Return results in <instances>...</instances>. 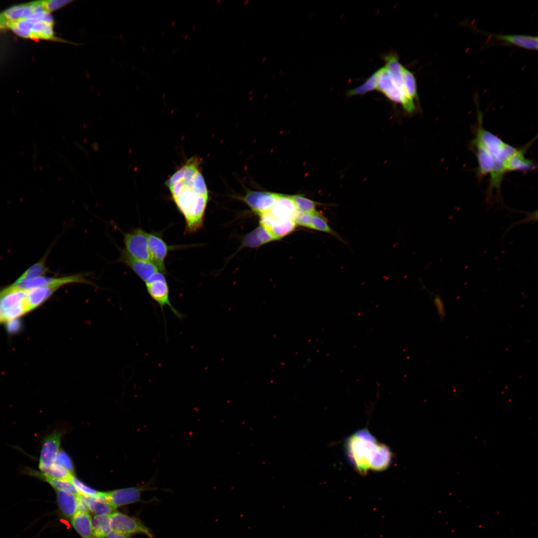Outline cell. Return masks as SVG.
<instances>
[{"label":"cell","mask_w":538,"mask_h":538,"mask_svg":"<svg viewBox=\"0 0 538 538\" xmlns=\"http://www.w3.org/2000/svg\"><path fill=\"white\" fill-rule=\"evenodd\" d=\"M129 535H127L114 531H111L106 537L107 538H130Z\"/></svg>","instance_id":"ee69618b"},{"label":"cell","mask_w":538,"mask_h":538,"mask_svg":"<svg viewBox=\"0 0 538 538\" xmlns=\"http://www.w3.org/2000/svg\"><path fill=\"white\" fill-rule=\"evenodd\" d=\"M26 475L42 480L50 485L55 490L65 491L76 496L80 494L70 480H63L51 478L41 471H38L28 467H25L22 470Z\"/></svg>","instance_id":"d6986e66"},{"label":"cell","mask_w":538,"mask_h":538,"mask_svg":"<svg viewBox=\"0 0 538 538\" xmlns=\"http://www.w3.org/2000/svg\"><path fill=\"white\" fill-rule=\"evenodd\" d=\"M92 534L96 538L106 537L112 531L109 515L95 516L92 521Z\"/></svg>","instance_id":"484cf974"},{"label":"cell","mask_w":538,"mask_h":538,"mask_svg":"<svg viewBox=\"0 0 538 538\" xmlns=\"http://www.w3.org/2000/svg\"><path fill=\"white\" fill-rule=\"evenodd\" d=\"M71 481L81 495L88 497H96L101 495V492L97 491L85 485L74 475L71 477Z\"/></svg>","instance_id":"e575fe53"},{"label":"cell","mask_w":538,"mask_h":538,"mask_svg":"<svg viewBox=\"0 0 538 538\" xmlns=\"http://www.w3.org/2000/svg\"><path fill=\"white\" fill-rule=\"evenodd\" d=\"M145 285L148 293L159 305L162 312L164 307L168 306L177 317L180 319L183 317L170 301L169 287L164 273L159 271L145 282Z\"/></svg>","instance_id":"52a82bcc"},{"label":"cell","mask_w":538,"mask_h":538,"mask_svg":"<svg viewBox=\"0 0 538 538\" xmlns=\"http://www.w3.org/2000/svg\"><path fill=\"white\" fill-rule=\"evenodd\" d=\"M55 463L59 464L73 474L74 466L69 455L63 450H60L56 456Z\"/></svg>","instance_id":"8d00e7d4"},{"label":"cell","mask_w":538,"mask_h":538,"mask_svg":"<svg viewBox=\"0 0 538 538\" xmlns=\"http://www.w3.org/2000/svg\"><path fill=\"white\" fill-rule=\"evenodd\" d=\"M403 78L406 93L412 99L418 100L416 82L413 73L403 67Z\"/></svg>","instance_id":"d6a6232c"},{"label":"cell","mask_w":538,"mask_h":538,"mask_svg":"<svg viewBox=\"0 0 538 538\" xmlns=\"http://www.w3.org/2000/svg\"><path fill=\"white\" fill-rule=\"evenodd\" d=\"M260 216V225L265 228L275 239L279 240L293 232L296 224L292 219H277L269 212Z\"/></svg>","instance_id":"9a60e30c"},{"label":"cell","mask_w":538,"mask_h":538,"mask_svg":"<svg viewBox=\"0 0 538 538\" xmlns=\"http://www.w3.org/2000/svg\"><path fill=\"white\" fill-rule=\"evenodd\" d=\"M57 503L62 514L72 518L78 511L77 496L65 491L56 490Z\"/></svg>","instance_id":"603a6c76"},{"label":"cell","mask_w":538,"mask_h":538,"mask_svg":"<svg viewBox=\"0 0 538 538\" xmlns=\"http://www.w3.org/2000/svg\"><path fill=\"white\" fill-rule=\"evenodd\" d=\"M528 214L527 215V217L525 218H524V219H523L522 220H521V221H518V222H515L514 223L512 224V225L507 230V231L506 232H507L512 227H514V226H516L517 225H519L520 224H522V223H526V222H537V221H538V211H537V210H536V211H535L534 212H528Z\"/></svg>","instance_id":"b9f144b4"},{"label":"cell","mask_w":538,"mask_h":538,"mask_svg":"<svg viewBox=\"0 0 538 538\" xmlns=\"http://www.w3.org/2000/svg\"><path fill=\"white\" fill-rule=\"evenodd\" d=\"M434 303L437 309L439 317L443 319L445 315L443 301L439 295L435 296Z\"/></svg>","instance_id":"7bdbcfd3"},{"label":"cell","mask_w":538,"mask_h":538,"mask_svg":"<svg viewBox=\"0 0 538 538\" xmlns=\"http://www.w3.org/2000/svg\"><path fill=\"white\" fill-rule=\"evenodd\" d=\"M125 251L132 258L151 261L148 247V233L136 228L124 234Z\"/></svg>","instance_id":"ba28073f"},{"label":"cell","mask_w":538,"mask_h":538,"mask_svg":"<svg viewBox=\"0 0 538 538\" xmlns=\"http://www.w3.org/2000/svg\"><path fill=\"white\" fill-rule=\"evenodd\" d=\"M332 235L343 243L346 244L343 239L328 225L327 219L319 212L313 214L311 228Z\"/></svg>","instance_id":"f1b7e54d"},{"label":"cell","mask_w":538,"mask_h":538,"mask_svg":"<svg viewBox=\"0 0 538 538\" xmlns=\"http://www.w3.org/2000/svg\"><path fill=\"white\" fill-rule=\"evenodd\" d=\"M157 473L156 470L152 478L142 485L103 492V496L116 509L119 507L140 501L141 493L144 491L158 490L165 492H171L172 490L169 488H160L154 486L157 478Z\"/></svg>","instance_id":"5b68a950"},{"label":"cell","mask_w":538,"mask_h":538,"mask_svg":"<svg viewBox=\"0 0 538 538\" xmlns=\"http://www.w3.org/2000/svg\"><path fill=\"white\" fill-rule=\"evenodd\" d=\"M345 448L350 462L360 474L382 471L390 465L392 454L388 447L378 442L366 429L359 430L346 440Z\"/></svg>","instance_id":"7a4b0ae2"},{"label":"cell","mask_w":538,"mask_h":538,"mask_svg":"<svg viewBox=\"0 0 538 538\" xmlns=\"http://www.w3.org/2000/svg\"><path fill=\"white\" fill-rule=\"evenodd\" d=\"M40 11H45L40 0L12 6L0 13V29H5L7 24L10 22Z\"/></svg>","instance_id":"5bb4252c"},{"label":"cell","mask_w":538,"mask_h":538,"mask_svg":"<svg viewBox=\"0 0 538 538\" xmlns=\"http://www.w3.org/2000/svg\"><path fill=\"white\" fill-rule=\"evenodd\" d=\"M477 31L488 36L495 38L517 46L531 50L538 49V36L520 34H500L491 33L477 29Z\"/></svg>","instance_id":"ac0fdd59"},{"label":"cell","mask_w":538,"mask_h":538,"mask_svg":"<svg viewBox=\"0 0 538 538\" xmlns=\"http://www.w3.org/2000/svg\"><path fill=\"white\" fill-rule=\"evenodd\" d=\"M197 156L187 159L166 180L171 198L183 215L188 233L195 232L203 225L209 192Z\"/></svg>","instance_id":"6da1fadb"},{"label":"cell","mask_w":538,"mask_h":538,"mask_svg":"<svg viewBox=\"0 0 538 538\" xmlns=\"http://www.w3.org/2000/svg\"><path fill=\"white\" fill-rule=\"evenodd\" d=\"M148 247L151 261L163 273H166L165 260L171 247L169 246L158 232L148 233Z\"/></svg>","instance_id":"4fadbf2b"},{"label":"cell","mask_w":538,"mask_h":538,"mask_svg":"<svg viewBox=\"0 0 538 538\" xmlns=\"http://www.w3.org/2000/svg\"><path fill=\"white\" fill-rule=\"evenodd\" d=\"M110 518L112 531L129 535L141 534L149 538L154 537L152 531L138 518L118 512L111 514Z\"/></svg>","instance_id":"9c48e42d"},{"label":"cell","mask_w":538,"mask_h":538,"mask_svg":"<svg viewBox=\"0 0 538 538\" xmlns=\"http://www.w3.org/2000/svg\"><path fill=\"white\" fill-rule=\"evenodd\" d=\"M3 322V319H2V313H1V310L0 309V323Z\"/></svg>","instance_id":"f6af8a7d"},{"label":"cell","mask_w":538,"mask_h":538,"mask_svg":"<svg viewBox=\"0 0 538 538\" xmlns=\"http://www.w3.org/2000/svg\"><path fill=\"white\" fill-rule=\"evenodd\" d=\"M96 497H87L89 510L96 515H109L115 509L103 494Z\"/></svg>","instance_id":"4316f807"},{"label":"cell","mask_w":538,"mask_h":538,"mask_svg":"<svg viewBox=\"0 0 538 538\" xmlns=\"http://www.w3.org/2000/svg\"><path fill=\"white\" fill-rule=\"evenodd\" d=\"M5 29L16 34L33 39H55L53 20L50 12L40 11L31 15L10 22Z\"/></svg>","instance_id":"277c9868"},{"label":"cell","mask_w":538,"mask_h":538,"mask_svg":"<svg viewBox=\"0 0 538 538\" xmlns=\"http://www.w3.org/2000/svg\"><path fill=\"white\" fill-rule=\"evenodd\" d=\"M75 283L93 285L92 282L82 273L58 277L41 276L24 283L13 285L20 289L28 290L39 287H51L58 289L63 285Z\"/></svg>","instance_id":"30bf717a"},{"label":"cell","mask_w":538,"mask_h":538,"mask_svg":"<svg viewBox=\"0 0 538 538\" xmlns=\"http://www.w3.org/2000/svg\"><path fill=\"white\" fill-rule=\"evenodd\" d=\"M22 327V323L18 318H15L7 321L6 328L10 334H15L19 332Z\"/></svg>","instance_id":"60d3db41"},{"label":"cell","mask_w":538,"mask_h":538,"mask_svg":"<svg viewBox=\"0 0 538 538\" xmlns=\"http://www.w3.org/2000/svg\"><path fill=\"white\" fill-rule=\"evenodd\" d=\"M279 194L269 191L249 190L240 199L253 211L261 215L270 210Z\"/></svg>","instance_id":"7c38bea8"},{"label":"cell","mask_w":538,"mask_h":538,"mask_svg":"<svg viewBox=\"0 0 538 538\" xmlns=\"http://www.w3.org/2000/svg\"><path fill=\"white\" fill-rule=\"evenodd\" d=\"M58 289L51 287H39L27 290L26 298L32 310L46 301Z\"/></svg>","instance_id":"d4e9b609"},{"label":"cell","mask_w":538,"mask_h":538,"mask_svg":"<svg viewBox=\"0 0 538 538\" xmlns=\"http://www.w3.org/2000/svg\"><path fill=\"white\" fill-rule=\"evenodd\" d=\"M290 196L298 211L311 214L317 212L316 203L312 200L302 195H290Z\"/></svg>","instance_id":"f546056e"},{"label":"cell","mask_w":538,"mask_h":538,"mask_svg":"<svg viewBox=\"0 0 538 538\" xmlns=\"http://www.w3.org/2000/svg\"><path fill=\"white\" fill-rule=\"evenodd\" d=\"M63 434L62 430H54L42 439L38 464L40 471L48 469L55 463Z\"/></svg>","instance_id":"8fae6325"},{"label":"cell","mask_w":538,"mask_h":538,"mask_svg":"<svg viewBox=\"0 0 538 538\" xmlns=\"http://www.w3.org/2000/svg\"><path fill=\"white\" fill-rule=\"evenodd\" d=\"M263 245L259 239L255 229L248 233L243 238L239 250L245 247L258 248Z\"/></svg>","instance_id":"d590c367"},{"label":"cell","mask_w":538,"mask_h":538,"mask_svg":"<svg viewBox=\"0 0 538 538\" xmlns=\"http://www.w3.org/2000/svg\"><path fill=\"white\" fill-rule=\"evenodd\" d=\"M376 72V89L391 101L401 104L408 113H413L416 109L414 101L407 100L403 97L392 81L386 67H382Z\"/></svg>","instance_id":"8992f818"},{"label":"cell","mask_w":538,"mask_h":538,"mask_svg":"<svg viewBox=\"0 0 538 538\" xmlns=\"http://www.w3.org/2000/svg\"><path fill=\"white\" fill-rule=\"evenodd\" d=\"M92 519L86 512L77 511L71 518V524L76 531L83 538H91Z\"/></svg>","instance_id":"cb8c5ba5"},{"label":"cell","mask_w":538,"mask_h":538,"mask_svg":"<svg viewBox=\"0 0 538 538\" xmlns=\"http://www.w3.org/2000/svg\"><path fill=\"white\" fill-rule=\"evenodd\" d=\"M117 262L130 268L145 283L159 271L157 267L152 262L134 259L130 256L124 250L121 251Z\"/></svg>","instance_id":"2e32d148"},{"label":"cell","mask_w":538,"mask_h":538,"mask_svg":"<svg viewBox=\"0 0 538 538\" xmlns=\"http://www.w3.org/2000/svg\"><path fill=\"white\" fill-rule=\"evenodd\" d=\"M27 290L18 288L13 284L0 292V309L1 311L11 308L24 300Z\"/></svg>","instance_id":"44dd1931"},{"label":"cell","mask_w":538,"mask_h":538,"mask_svg":"<svg viewBox=\"0 0 538 538\" xmlns=\"http://www.w3.org/2000/svg\"><path fill=\"white\" fill-rule=\"evenodd\" d=\"M41 5L44 9L48 12L54 11L58 8L63 6L65 4L70 2L69 0H40Z\"/></svg>","instance_id":"f35d334b"},{"label":"cell","mask_w":538,"mask_h":538,"mask_svg":"<svg viewBox=\"0 0 538 538\" xmlns=\"http://www.w3.org/2000/svg\"><path fill=\"white\" fill-rule=\"evenodd\" d=\"M30 310L27 298H26L24 300L18 305L11 308L1 311L3 321H7L9 320L17 318Z\"/></svg>","instance_id":"1f68e13d"},{"label":"cell","mask_w":538,"mask_h":538,"mask_svg":"<svg viewBox=\"0 0 538 538\" xmlns=\"http://www.w3.org/2000/svg\"><path fill=\"white\" fill-rule=\"evenodd\" d=\"M41 472L51 478L63 480L71 481L73 475V474L67 469L55 463L51 467Z\"/></svg>","instance_id":"836d02e7"},{"label":"cell","mask_w":538,"mask_h":538,"mask_svg":"<svg viewBox=\"0 0 538 538\" xmlns=\"http://www.w3.org/2000/svg\"><path fill=\"white\" fill-rule=\"evenodd\" d=\"M477 105V123L475 137L471 141L472 147L481 149L493 160L500 174L504 176L509 160L518 151L515 148L506 143L497 135L486 130L483 126V114Z\"/></svg>","instance_id":"3957f363"},{"label":"cell","mask_w":538,"mask_h":538,"mask_svg":"<svg viewBox=\"0 0 538 538\" xmlns=\"http://www.w3.org/2000/svg\"><path fill=\"white\" fill-rule=\"evenodd\" d=\"M312 214L302 212L297 210L293 220L296 224L311 228Z\"/></svg>","instance_id":"74e56055"},{"label":"cell","mask_w":538,"mask_h":538,"mask_svg":"<svg viewBox=\"0 0 538 538\" xmlns=\"http://www.w3.org/2000/svg\"><path fill=\"white\" fill-rule=\"evenodd\" d=\"M530 143L519 148L518 151L510 160L507 165V172L527 171L534 170L537 165L525 156V153L530 147Z\"/></svg>","instance_id":"7402d4cb"},{"label":"cell","mask_w":538,"mask_h":538,"mask_svg":"<svg viewBox=\"0 0 538 538\" xmlns=\"http://www.w3.org/2000/svg\"><path fill=\"white\" fill-rule=\"evenodd\" d=\"M48 269L45 265V257L35 263L27 269L14 282L18 284L28 282L33 279L46 274Z\"/></svg>","instance_id":"83f0119b"},{"label":"cell","mask_w":538,"mask_h":538,"mask_svg":"<svg viewBox=\"0 0 538 538\" xmlns=\"http://www.w3.org/2000/svg\"><path fill=\"white\" fill-rule=\"evenodd\" d=\"M383 59L386 63L385 67L403 97L407 100L413 101L406 92L403 74L404 66L400 63L398 56L395 53H391L384 56Z\"/></svg>","instance_id":"e0dca14e"},{"label":"cell","mask_w":538,"mask_h":538,"mask_svg":"<svg viewBox=\"0 0 538 538\" xmlns=\"http://www.w3.org/2000/svg\"><path fill=\"white\" fill-rule=\"evenodd\" d=\"M297 209L290 195L279 194L269 212L277 219H293Z\"/></svg>","instance_id":"ffe728a7"},{"label":"cell","mask_w":538,"mask_h":538,"mask_svg":"<svg viewBox=\"0 0 538 538\" xmlns=\"http://www.w3.org/2000/svg\"><path fill=\"white\" fill-rule=\"evenodd\" d=\"M255 230L263 245L276 240L265 228L261 225L256 228Z\"/></svg>","instance_id":"ab89813d"},{"label":"cell","mask_w":538,"mask_h":538,"mask_svg":"<svg viewBox=\"0 0 538 538\" xmlns=\"http://www.w3.org/2000/svg\"><path fill=\"white\" fill-rule=\"evenodd\" d=\"M377 74L376 71L372 74L367 80L360 86L350 90L347 92V96L349 97L363 95L375 89L377 87Z\"/></svg>","instance_id":"4dcf8cb0"}]
</instances>
